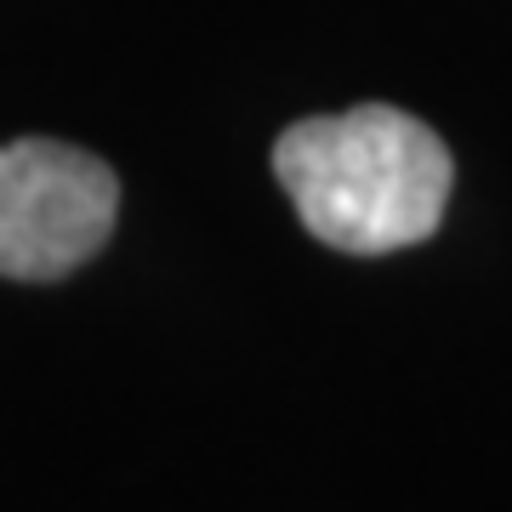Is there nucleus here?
<instances>
[{"label": "nucleus", "mask_w": 512, "mask_h": 512, "mask_svg": "<svg viewBox=\"0 0 512 512\" xmlns=\"http://www.w3.org/2000/svg\"><path fill=\"white\" fill-rule=\"evenodd\" d=\"M120 217V177L109 160L57 137L0 143V279L74 274L92 262Z\"/></svg>", "instance_id": "nucleus-2"}, {"label": "nucleus", "mask_w": 512, "mask_h": 512, "mask_svg": "<svg viewBox=\"0 0 512 512\" xmlns=\"http://www.w3.org/2000/svg\"><path fill=\"white\" fill-rule=\"evenodd\" d=\"M274 177L319 245L387 256L439 234L456 160L427 120L393 103H359L279 131Z\"/></svg>", "instance_id": "nucleus-1"}]
</instances>
